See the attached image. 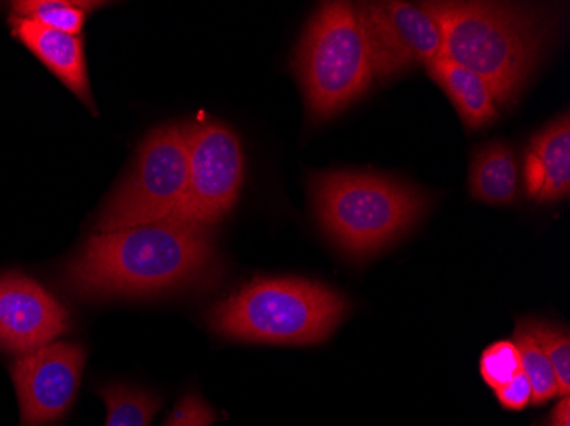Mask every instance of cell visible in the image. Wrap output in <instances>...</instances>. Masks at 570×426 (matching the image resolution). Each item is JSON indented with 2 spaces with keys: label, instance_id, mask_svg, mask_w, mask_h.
Segmentation results:
<instances>
[{
  "label": "cell",
  "instance_id": "3957f363",
  "mask_svg": "<svg viewBox=\"0 0 570 426\" xmlns=\"http://www.w3.org/2000/svg\"><path fill=\"white\" fill-rule=\"evenodd\" d=\"M309 188L320 226L352 258H367L392 245L429 208L417 188L376 172H320Z\"/></svg>",
  "mask_w": 570,
  "mask_h": 426
},
{
  "label": "cell",
  "instance_id": "7c38bea8",
  "mask_svg": "<svg viewBox=\"0 0 570 426\" xmlns=\"http://www.w3.org/2000/svg\"><path fill=\"white\" fill-rule=\"evenodd\" d=\"M12 33L59 77L82 102L91 106L85 41L76 34L50 30L30 19L11 16Z\"/></svg>",
  "mask_w": 570,
  "mask_h": 426
},
{
  "label": "cell",
  "instance_id": "ba28073f",
  "mask_svg": "<svg viewBox=\"0 0 570 426\" xmlns=\"http://www.w3.org/2000/svg\"><path fill=\"white\" fill-rule=\"evenodd\" d=\"M357 8L377 79L428 67L443 53V31L424 4L366 2Z\"/></svg>",
  "mask_w": 570,
  "mask_h": 426
},
{
  "label": "cell",
  "instance_id": "2e32d148",
  "mask_svg": "<svg viewBox=\"0 0 570 426\" xmlns=\"http://www.w3.org/2000/svg\"><path fill=\"white\" fill-rule=\"evenodd\" d=\"M91 6L70 0H26L12 4V16L30 19L38 24L47 26L50 30L79 37Z\"/></svg>",
  "mask_w": 570,
  "mask_h": 426
},
{
  "label": "cell",
  "instance_id": "4fadbf2b",
  "mask_svg": "<svg viewBox=\"0 0 570 426\" xmlns=\"http://www.w3.org/2000/svg\"><path fill=\"white\" fill-rule=\"evenodd\" d=\"M429 76L453 101L461 120L470 130H479L499 117V106L482 77L453 60L439 57L428 66Z\"/></svg>",
  "mask_w": 570,
  "mask_h": 426
},
{
  "label": "cell",
  "instance_id": "7402d4cb",
  "mask_svg": "<svg viewBox=\"0 0 570 426\" xmlns=\"http://www.w3.org/2000/svg\"><path fill=\"white\" fill-rule=\"evenodd\" d=\"M547 426H570V399L569 396H562L557 403L556 408L550 412Z\"/></svg>",
  "mask_w": 570,
  "mask_h": 426
},
{
  "label": "cell",
  "instance_id": "52a82bcc",
  "mask_svg": "<svg viewBox=\"0 0 570 426\" xmlns=\"http://www.w3.org/2000/svg\"><path fill=\"white\" fill-rule=\"evenodd\" d=\"M187 128L188 188L169 219L205 227L219 222L238 201L245 153L235 131L217 121Z\"/></svg>",
  "mask_w": 570,
  "mask_h": 426
},
{
  "label": "cell",
  "instance_id": "9a60e30c",
  "mask_svg": "<svg viewBox=\"0 0 570 426\" xmlns=\"http://www.w3.org/2000/svg\"><path fill=\"white\" fill-rule=\"evenodd\" d=\"M512 341L520 350L521 368H523L524 376L528 377L531 387H533V405H546V403L552 402L553 397H560L556 371H553L549 358L541 350L537 339L528 331L523 319L515 325Z\"/></svg>",
  "mask_w": 570,
  "mask_h": 426
},
{
  "label": "cell",
  "instance_id": "30bf717a",
  "mask_svg": "<svg viewBox=\"0 0 570 426\" xmlns=\"http://www.w3.org/2000/svg\"><path fill=\"white\" fill-rule=\"evenodd\" d=\"M69 329L66 307L21 275L0 277V350L30 354Z\"/></svg>",
  "mask_w": 570,
  "mask_h": 426
},
{
  "label": "cell",
  "instance_id": "5b68a950",
  "mask_svg": "<svg viewBox=\"0 0 570 426\" xmlns=\"http://www.w3.org/2000/svg\"><path fill=\"white\" fill-rule=\"evenodd\" d=\"M294 70L313 121L330 120L366 95L376 73L357 4H322L297 47Z\"/></svg>",
  "mask_w": 570,
  "mask_h": 426
},
{
  "label": "cell",
  "instance_id": "e0dca14e",
  "mask_svg": "<svg viewBox=\"0 0 570 426\" xmlns=\"http://www.w3.org/2000/svg\"><path fill=\"white\" fill-rule=\"evenodd\" d=\"M99 394L108 408L105 426H149L161 406L153 394L118 384L105 387Z\"/></svg>",
  "mask_w": 570,
  "mask_h": 426
},
{
  "label": "cell",
  "instance_id": "277c9868",
  "mask_svg": "<svg viewBox=\"0 0 570 426\" xmlns=\"http://www.w3.org/2000/svg\"><path fill=\"white\" fill-rule=\"evenodd\" d=\"M333 288L299 278H256L210 309L214 331L230 339L272 345H316L348 313Z\"/></svg>",
  "mask_w": 570,
  "mask_h": 426
},
{
  "label": "cell",
  "instance_id": "8fae6325",
  "mask_svg": "<svg viewBox=\"0 0 570 426\" xmlns=\"http://www.w3.org/2000/svg\"><path fill=\"white\" fill-rule=\"evenodd\" d=\"M528 197L540 204L562 200L570 194V118L547 125L531 139L524 157Z\"/></svg>",
  "mask_w": 570,
  "mask_h": 426
},
{
  "label": "cell",
  "instance_id": "8992f818",
  "mask_svg": "<svg viewBox=\"0 0 570 426\" xmlns=\"http://www.w3.org/2000/svg\"><path fill=\"white\" fill-rule=\"evenodd\" d=\"M187 188V128H158L144 140L136 169L105 205L96 229L114 232L169 219Z\"/></svg>",
  "mask_w": 570,
  "mask_h": 426
},
{
  "label": "cell",
  "instance_id": "9c48e42d",
  "mask_svg": "<svg viewBox=\"0 0 570 426\" xmlns=\"http://www.w3.org/2000/svg\"><path fill=\"white\" fill-rule=\"evenodd\" d=\"M86 354L76 343H50L16 358L12 380L22 426H43L66 415L76 397Z\"/></svg>",
  "mask_w": 570,
  "mask_h": 426
},
{
  "label": "cell",
  "instance_id": "5bb4252c",
  "mask_svg": "<svg viewBox=\"0 0 570 426\" xmlns=\"http://www.w3.org/2000/svg\"><path fill=\"white\" fill-rule=\"evenodd\" d=\"M520 188V169L514 152L504 142L480 147L470 168V191L476 200L492 205L512 204Z\"/></svg>",
  "mask_w": 570,
  "mask_h": 426
},
{
  "label": "cell",
  "instance_id": "44dd1931",
  "mask_svg": "<svg viewBox=\"0 0 570 426\" xmlns=\"http://www.w3.org/2000/svg\"><path fill=\"white\" fill-rule=\"evenodd\" d=\"M499 405L508 412H523L533 403V387L524 376V371L518 374L511 383L495 390Z\"/></svg>",
  "mask_w": 570,
  "mask_h": 426
},
{
  "label": "cell",
  "instance_id": "ffe728a7",
  "mask_svg": "<svg viewBox=\"0 0 570 426\" xmlns=\"http://www.w3.org/2000/svg\"><path fill=\"white\" fill-rule=\"evenodd\" d=\"M217 422V413L197 394H187L173 409L165 426H210Z\"/></svg>",
  "mask_w": 570,
  "mask_h": 426
},
{
  "label": "cell",
  "instance_id": "ac0fdd59",
  "mask_svg": "<svg viewBox=\"0 0 570 426\" xmlns=\"http://www.w3.org/2000/svg\"><path fill=\"white\" fill-rule=\"evenodd\" d=\"M524 326L531 333L541 350L549 358L557 383H559L560 397L569 396L570 390V338L566 328L552 323L538 321V319H523Z\"/></svg>",
  "mask_w": 570,
  "mask_h": 426
},
{
  "label": "cell",
  "instance_id": "d6986e66",
  "mask_svg": "<svg viewBox=\"0 0 570 426\" xmlns=\"http://www.w3.org/2000/svg\"><path fill=\"white\" fill-rule=\"evenodd\" d=\"M521 371L520 350L511 339L492 343L480 357V376L494 393L511 383Z\"/></svg>",
  "mask_w": 570,
  "mask_h": 426
},
{
  "label": "cell",
  "instance_id": "6da1fadb",
  "mask_svg": "<svg viewBox=\"0 0 570 426\" xmlns=\"http://www.w3.org/2000/svg\"><path fill=\"white\" fill-rule=\"evenodd\" d=\"M210 259L205 227L166 219L89 237L66 280L86 297L149 296L190 284Z\"/></svg>",
  "mask_w": 570,
  "mask_h": 426
},
{
  "label": "cell",
  "instance_id": "7a4b0ae2",
  "mask_svg": "<svg viewBox=\"0 0 570 426\" xmlns=\"http://www.w3.org/2000/svg\"><path fill=\"white\" fill-rule=\"evenodd\" d=\"M444 59L482 77L502 108L514 105L546 56L552 28L540 9L499 2H428Z\"/></svg>",
  "mask_w": 570,
  "mask_h": 426
}]
</instances>
